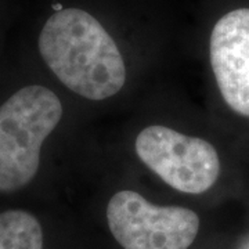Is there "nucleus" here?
I'll use <instances>...</instances> for the list:
<instances>
[{"label":"nucleus","mask_w":249,"mask_h":249,"mask_svg":"<svg viewBox=\"0 0 249 249\" xmlns=\"http://www.w3.org/2000/svg\"><path fill=\"white\" fill-rule=\"evenodd\" d=\"M46 67L65 88L89 100L115 96L126 82V67L114 39L91 14L57 10L37 37Z\"/></svg>","instance_id":"nucleus-1"},{"label":"nucleus","mask_w":249,"mask_h":249,"mask_svg":"<svg viewBox=\"0 0 249 249\" xmlns=\"http://www.w3.org/2000/svg\"><path fill=\"white\" fill-rule=\"evenodd\" d=\"M209 53L224 101L249 118V9L232 10L216 22Z\"/></svg>","instance_id":"nucleus-5"},{"label":"nucleus","mask_w":249,"mask_h":249,"mask_svg":"<svg viewBox=\"0 0 249 249\" xmlns=\"http://www.w3.org/2000/svg\"><path fill=\"white\" fill-rule=\"evenodd\" d=\"M0 249H45L39 219L21 208L0 211Z\"/></svg>","instance_id":"nucleus-6"},{"label":"nucleus","mask_w":249,"mask_h":249,"mask_svg":"<svg viewBox=\"0 0 249 249\" xmlns=\"http://www.w3.org/2000/svg\"><path fill=\"white\" fill-rule=\"evenodd\" d=\"M134 148L147 168L168 186L186 194L208 191L220 175V160L211 142L166 126L152 124L142 129Z\"/></svg>","instance_id":"nucleus-4"},{"label":"nucleus","mask_w":249,"mask_h":249,"mask_svg":"<svg viewBox=\"0 0 249 249\" xmlns=\"http://www.w3.org/2000/svg\"><path fill=\"white\" fill-rule=\"evenodd\" d=\"M107 220L124 249H188L199 231V217L194 211L154 205L132 190L112 196Z\"/></svg>","instance_id":"nucleus-3"},{"label":"nucleus","mask_w":249,"mask_h":249,"mask_svg":"<svg viewBox=\"0 0 249 249\" xmlns=\"http://www.w3.org/2000/svg\"><path fill=\"white\" fill-rule=\"evenodd\" d=\"M62 114L61 100L42 83L19 85L0 100V196L32 187Z\"/></svg>","instance_id":"nucleus-2"}]
</instances>
